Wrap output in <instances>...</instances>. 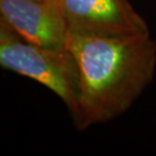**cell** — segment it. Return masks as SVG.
<instances>
[{"mask_svg": "<svg viewBox=\"0 0 156 156\" xmlns=\"http://www.w3.org/2000/svg\"><path fill=\"white\" fill-rule=\"evenodd\" d=\"M67 48L80 72L77 130L122 116L153 80L156 41L150 33L121 38L70 35Z\"/></svg>", "mask_w": 156, "mask_h": 156, "instance_id": "1", "label": "cell"}, {"mask_svg": "<svg viewBox=\"0 0 156 156\" xmlns=\"http://www.w3.org/2000/svg\"><path fill=\"white\" fill-rule=\"evenodd\" d=\"M0 20L30 43L67 48L70 34L61 4L46 0H0Z\"/></svg>", "mask_w": 156, "mask_h": 156, "instance_id": "4", "label": "cell"}, {"mask_svg": "<svg viewBox=\"0 0 156 156\" xmlns=\"http://www.w3.org/2000/svg\"><path fill=\"white\" fill-rule=\"evenodd\" d=\"M46 1H50V2L57 3V4H61L62 5V2H63V0H46Z\"/></svg>", "mask_w": 156, "mask_h": 156, "instance_id": "5", "label": "cell"}, {"mask_svg": "<svg viewBox=\"0 0 156 156\" xmlns=\"http://www.w3.org/2000/svg\"><path fill=\"white\" fill-rule=\"evenodd\" d=\"M70 35L121 38L150 33L129 0H63Z\"/></svg>", "mask_w": 156, "mask_h": 156, "instance_id": "3", "label": "cell"}, {"mask_svg": "<svg viewBox=\"0 0 156 156\" xmlns=\"http://www.w3.org/2000/svg\"><path fill=\"white\" fill-rule=\"evenodd\" d=\"M0 65L54 92L67 107L74 124L79 118L80 72L73 53L30 43L0 20Z\"/></svg>", "mask_w": 156, "mask_h": 156, "instance_id": "2", "label": "cell"}]
</instances>
